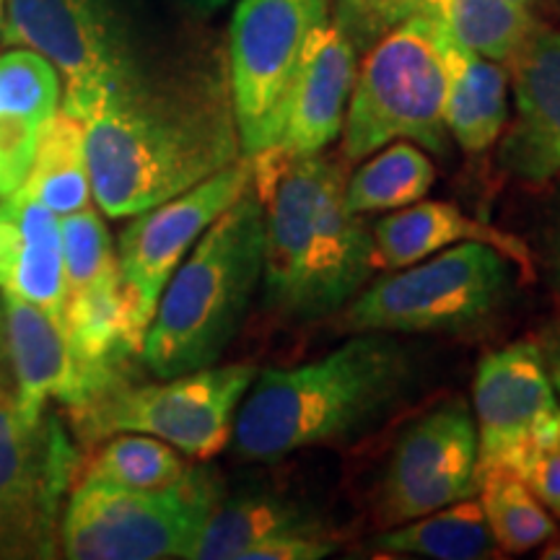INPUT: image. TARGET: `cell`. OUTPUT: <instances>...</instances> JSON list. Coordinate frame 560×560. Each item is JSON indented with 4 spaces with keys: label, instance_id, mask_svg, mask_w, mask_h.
<instances>
[{
    "label": "cell",
    "instance_id": "6da1fadb",
    "mask_svg": "<svg viewBox=\"0 0 560 560\" xmlns=\"http://www.w3.org/2000/svg\"><path fill=\"white\" fill-rule=\"evenodd\" d=\"M81 122L91 195L109 219L143 213L244 156L215 70L159 79L138 68Z\"/></svg>",
    "mask_w": 560,
    "mask_h": 560
},
{
    "label": "cell",
    "instance_id": "7a4b0ae2",
    "mask_svg": "<svg viewBox=\"0 0 560 560\" xmlns=\"http://www.w3.org/2000/svg\"><path fill=\"white\" fill-rule=\"evenodd\" d=\"M249 161L265 208V310L293 325L346 310L380 262L369 223L346 206L342 161L325 153Z\"/></svg>",
    "mask_w": 560,
    "mask_h": 560
},
{
    "label": "cell",
    "instance_id": "3957f363",
    "mask_svg": "<svg viewBox=\"0 0 560 560\" xmlns=\"http://www.w3.org/2000/svg\"><path fill=\"white\" fill-rule=\"evenodd\" d=\"M418 387V361L395 332H355L312 363L255 376L234 418V450L276 462L310 446L359 439Z\"/></svg>",
    "mask_w": 560,
    "mask_h": 560
},
{
    "label": "cell",
    "instance_id": "277c9868",
    "mask_svg": "<svg viewBox=\"0 0 560 560\" xmlns=\"http://www.w3.org/2000/svg\"><path fill=\"white\" fill-rule=\"evenodd\" d=\"M265 208L249 190L210 223L161 293L140 361L159 380L213 366L262 280Z\"/></svg>",
    "mask_w": 560,
    "mask_h": 560
},
{
    "label": "cell",
    "instance_id": "5b68a950",
    "mask_svg": "<svg viewBox=\"0 0 560 560\" xmlns=\"http://www.w3.org/2000/svg\"><path fill=\"white\" fill-rule=\"evenodd\" d=\"M444 34V16L425 9L369 47L342 122V161H361L402 138L436 156L450 153Z\"/></svg>",
    "mask_w": 560,
    "mask_h": 560
},
{
    "label": "cell",
    "instance_id": "8992f818",
    "mask_svg": "<svg viewBox=\"0 0 560 560\" xmlns=\"http://www.w3.org/2000/svg\"><path fill=\"white\" fill-rule=\"evenodd\" d=\"M516 262L482 242H462L361 289L342 312L353 332L462 335L509 304Z\"/></svg>",
    "mask_w": 560,
    "mask_h": 560
},
{
    "label": "cell",
    "instance_id": "52a82bcc",
    "mask_svg": "<svg viewBox=\"0 0 560 560\" xmlns=\"http://www.w3.org/2000/svg\"><path fill=\"white\" fill-rule=\"evenodd\" d=\"M255 376L252 363L206 366L164 384H136L128 376L66 410L83 446L115 433H145L206 462L229 446L236 410Z\"/></svg>",
    "mask_w": 560,
    "mask_h": 560
},
{
    "label": "cell",
    "instance_id": "ba28073f",
    "mask_svg": "<svg viewBox=\"0 0 560 560\" xmlns=\"http://www.w3.org/2000/svg\"><path fill=\"white\" fill-rule=\"evenodd\" d=\"M221 495L219 475L208 467H187L161 490L79 480L62 506L60 550L70 560L187 558Z\"/></svg>",
    "mask_w": 560,
    "mask_h": 560
},
{
    "label": "cell",
    "instance_id": "9c48e42d",
    "mask_svg": "<svg viewBox=\"0 0 560 560\" xmlns=\"http://www.w3.org/2000/svg\"><path fill=\"white\" fill-rule=\"evenodd\" d=\"M3 42L52 62L62 109L79 120L140 68L112 0H5Z\"/></svg>",
    "mask_w": 560,
    "mask_h": 560
},
{
    "label": "cell",
    "instance_id": "30bf717a",
    "mask_svg": "<svg viewBox=\"0 0 560 560\" xmlns=\"http://www.w3.org/2000/svg\"><path fill=\"white\" fill-rule=\"evenodd\" d=\"M332 0H240L229 34V89L244 156L278 143L306 39Z\"/></svg>",
    "mask_w": 560,
    "mask_h": 560
},
{
    "label": "cell",
    "instance_id": "8fae6325",
    "mask_svg": "<svg viewBox=\"0 0 560 560\" xmlns=\"http://www.w3.org/2000/svg\"><path fill=\"white\" fill-rule=\"evenodd\" d=\"M79 465L58 418L0 397V558H55L62 501Z\"/></svg>",
    "mask_w": 560,
    "mask_h": 560
},
{
    "label": "cell",
    "instance_id": "7c38bea8",
    "mask_svg": "<svg viewBox=\"0 0 560 560\" xmlns=\"http://www.w3.org/2000/svg\"><path fill=\"white\" fill-rule=\"evenodd\" d=\"M478 493V425L465 400L439 402L400 433L380 486L384 527L412 522Z\"/></svg>",
    "mask_w": 560,
    "mask_h": 560
},
{
    "label": "cell",
    "instance_id": "4fadbf2b",
    "mask_svg": "<svg viewBox=\"0 0 560 560\" xmlns=\"http://www.w3.org/2000/svg\"><path fill=\"white\" fill-rule=\"evenodd\" d=\"M252 187L249 156L202 179L190 190L159 202L122 231L117 262L138 317L149 327L161 293L210 223L234 206Z\"/></svg>",
    "mask_w": 560,
    "mask_h": 560
},
{
    "label": "cell",
    "instance_id": "5bb4252c",
    "mask_svg": "<svg viewBox=\"0 0 560 560\" xmlns=\"http://www.w3.org/2000/svg\"><path fill=\"white\" fill-rule=\"evenodd\" d=\"M478 475L514 472L522 454L560 431V400L537 342L490 350L472 382Z\"/></svg>",
    "mask_w": 560,
    "mask_h": 560
},
{
    "label": "cell",
    "instance_id": "9a60e30c",
    "mask_svg": "<svg viewBox=\"0 0 560 560\" xmlns=\"http://www.w3.org/2000/svg\"><path fill=\"white\" fill-rule=\"evenodd\" d=\"M506 68L514 120L499 138V164L524 185H550L560 174V30L537 21Z\"/></svg>",
    "mask_w": 560,
    "mask_h": 560
},
{
    "label": "cell",
    "instance_id": "2e32d148",
    "mask_svg": "<svg viewBox=\"0 0 560 560\" xmlns=\"http://www.w3.org/2000/svg\"><path fill=\"white\" fill-rule=\"evenodd\" d=\"M353 39L327 16L314 26L301 52L296 79L283 112V130L268 153L278 156H312L322 153L340 136L355 73Z\"/></svg>",
    "mask_w": 560,
    "mask_h": 560
},
{
    "label": "cell",
    "instance_id": "e0dca14e",
    "mask_svg": "<svg viewBox=\"0 0 560 560\" xmlns=\"http://www.w3.org/2000/svg\"><path fill=\"white\" fill-rule=\"evenodd\" d=\"M0 293L32 301L62 319L60 215L19 190L0 202Z\"/></svg>",
    "mask_w": 560,
    "mask_h": 560
},
{
    "label": "cell",
    "instance_id": "ac0fdd59",
    "mask_svg": "<svg viewBox=\"0 0 560 560\" xmlns=\"http://www.w3.org/2000/svg\"><path fill=\"white\" fill-rule=\"evenodd\" d=\"M3 299V346L16 374L21 410H47V402L58 400L68 408L79 400L81 376L70 355L62 319L32 301L0 293Z\"/></svg>",
    "mask_w": 560,
    "mask_h": 560
},
{
    "label": "cell",
    "instance_id": "d6986e66",
    "mask_svg": "<svg viewBox=\"0 0 560 560\" xmlns=\"http://www.w3.org/2000/svg\"><path fill=\"white\" fill-rule=\"evenodd\" d=\"M371 234H374L376 262L382 270L408 268L462 242L490 244L527 272L535 268L527 242L495 229L493 223L472 219L454 202L444 200H418L408 208H400L376 223Z\"/></svg>",
    "mask_w": 560,
    "mask_h": 560
},
{
    "label": "cell",
    "instance_id": "ffe728a7",
    "mask_svg": "<svg viewBox=\"0 0 560 560\" xmlns=\"http://www.w3.org/2000/svg\"><path fill=\"white\" fill-rule=\"evenodd\" d=\"M444 120L450 138L467 153L490 151L509 122V68L462 45L450 24L444 34Z\"/></svg>",
    "mask_w": 560,
    "mask_h": 560
},
{
    "label": "cell",
    "instance_id": "44dd1931",
    "mask_svg": "<svg viewBox=\"0 0 560 560\" xmlns=\"http://www.w3.org/2000/svg\"><path fill=\"white\" fill-rule=\"evenodd\" d=\"M325 522L304 503L276 493L221 495L187 550L192 560H242L244 552L280 535H325Z\"/></svg>",
    "mask_w": 560,
    "mask_h": 560
},
{
    "label": "cell",
    "instance_id": "7402d4cb",
    "mask_svg": "<svg viewBox=\"0 0 560 560\" xmlns=\"http://www.w3.org/2000/svg\"><path fill=\"white\" fill-rule=\"evenodd\" d=\"M374 548L387 556L433 560H488L501 556L480 501L475 499L450 503L410 524L405 522V527H389L376 537Z\"/></svg>",
    "mask_w": 560,
    "mask_h": 560
},
{
    "label": "cell",
    "instance_id": "603a6c76",
    "mask_svg": "<svg viewBox=\"0 0 560 560\" xmlns=\"http://www.w3.org/2000/svg\"><path fill=\"white\" fill-rule=\"evenodd\" d=\"M21 190L50 208L55 215L89 206L94 195L86 159V130L79 117L58 109L50 120H45L39 128L30 177Z\"/></svg>",
    "mask_w": 560,
    "mask_h": 560
},
{
    "label": "cell",
    "instance_id": "cb8c5ba5",
    "mask_svg": "<svg viewBox=\"0 0 560 560\" xmlns=\"http://www.w3.org/2000/svg\"><path fill=\"white\" fill-rule=\"evenodd\" d=\"M185 472V459L166 441L145 433H115L91 446L75 478L128 490H161Z\"/></svg>",
    "mask_w": 560,
    "mask_h": 560
},
{
    "label": "cell",
    "instance_id": "d4e9b609",
    "mask_svg": "<svg viewBox=\"0 0 560 560\" xmlns=\"http://www.w3.org/2000/svg\"><path fill=\"white\" fill-rule=\"evenodd\" d=\"M436 182V166L418 145L395 140L346 179V206L359 215L408 208Z\"/></svg>",
    "mask_w": 560,
    "mask_h": 560
},
{
    "label": "cell",
    "instance_id": "484cf974",
    "mask_svg": "<svg viewBox=\"0 0 560 560\" xmlns=\"http://www.w3.org/2000/svg\"><path fill=\"white\" fill-rule=\"evenodd\" d=\"M478 493L501 552L520 556L556 537V522L520 475L506 470L482 472L478 475Z\"/></svg>",
    "mask_w": 560,
    "mask_h": 560
},
{
    "label": "cell",
    "instance_id": "4316f807",
    "mask_svg": "<svg viewBox=\"0 0 560 560\" xmlns=\"http://www.w3.org/2000/svg\"><path fill=\"white\" fill-rule=\"evenodd\" d=\"M436 11L462 45L501 66L514 60L537 24L532 9L506 0H436Z\"/></svg>",
    "mask_w": 560,
    "mask_h": 560
},
{
    "label": "cell",
    "instance_id": "83f0119b",
    "mask_svg": "<svg viewBox=\"0 0 560 560\" xmlns=\"http://www.w3.org/2000/svg\"><path fill=\"white\" fill-rule=\"evenodd\" d=\"M60 73L39 52L16 47L0 55V117L45 122L60 109Z\"/></svg>",
    "mask_w": 560,
    "mask_h": 560
},
{
    "label": "cell",
    "instance_id": "f1b7e54d",
    "mask_svg": "<svg viewBox=\"0 0 560 560\" xmlns=\"http://www.w3.org/2000/svg\"><path fill=\"white\" fill-rule=\"evenodd\" d=\"M60 247L66 291H79L120 268L109 231L91 206L60 215Z\"/></svg>",
    "mask_w": 560,
    "mask_h": 560
},
{
    "label": "cell",
    "instance_id": "f546056e",
    "mask_svg": "<svg viewBox=\"0 0 560 560\" xmlns=\"http://www.w3.org/2000/svg\"><path fill=\"white\" fill-rule=\"evenodd\" d=\"M425 9H436V0H335L332 16L361 52L392 26Z\"/></svg>",
    "mask_w": 560,
    "mask_h": 560
},
{
    "label": "cell",
    "instance_id": "4dcf8cb0",
    "mask_svg": "<svg viewBox=\"0 0 560 560\" xmlns=\"http://www.w3.org/2000/svg\"><path fill=\"white\" fill-rule=\"evenodd\" d=\"M42 125L30 117H0V198H9L30 177Z\"/></svg>",
    "mask_w": 560,
    "mask_h": 560
},
{
    "label": "cell",
    "instance_id": "1f68e13d",
    "mask_svg": "<svg viewBox=\"0 0 560 560\" xmlns=\"http://www.w3.org/2000/svg\"><path fill=\"white\" fill-rule=\"evenodd\" d=\"M514 475H520L532 493L560 516V431L529 446L516 462Z\"/></svg>",
    "mask_w": 560,
    "mask_h": 560
},
{
    "label": "cell",
    "instance_id": "d6a6232c",
    "mask_svg": "<svg viewBox=\"0 0 560 560\" xmlns=\"http://www.w3.org/2000/svg\"><path fill=\"white\" fill-rule=\"evenodd\" d=\"M532 262L542 270L545 280L560 296V174L552 179L550 195L545 200L540 223H537Z\"/></svg>",
    "mask_w": 560,
    "mask_h": 560
},
{
    "label": "cell",
    "instance_id": "836d02e7",
    "mask_svg": "<svg viewBox=\"0 0 560 560\" xmlns=\"http://www.w3.org/2000/svg\"><path fill=\"white\" fill-rule=\"evenodd\" d=\"M338 550L327 535H280L244 552L242 560H319Z\"/></svg>",
    "mask_w": 560,
    "mask_h": 560
},
{
    "label": "cell",
    "instance_id": "e575fe53",
    "mask_svg": "<svg viewBox=\"0 0 560 560\" xmlns=\"http://www.w3.org/2000/svg\"><path fill=\"white\" fill-rule=\"evenodd\" d=\"M537 346L542 350L545 366H548L552 387H556V395L560 400V322H556V325L542 335V340L537 342Z\"/></svg>",
    "mask_w": 560,
    "mask_h": 560
},
{
    "label": "cell",
    "instance_id": "d590c367",
    "mask_svg": "<svg viewBox=\"0 0 560 560\" xmlns=\"http://www.w3.org/2000/svg\"><path fill=\"white\" fill-rule=\"evenodd\" d=\"M185 3L198 13H213V11H219L221 5H226L229 0H185Z\"/></svg>",
    "mask_w": 560,
    "mask_h": 560
},
{
    "label": "cell",
    "instance_id": "8d00e7d4",
    "mask_svg": "<svg viewBox=\"0 0 560 560\" xmlns=\"http://www.w3.org/2000/svg\"><path fill=\"white\" fill-rule=\"evenodd\" d=\"M545 560H560V542H550L548 548L542 550Z\"/></svg>",
    "mask_w": 560,
    "mask_h": 560
},
{
    "label": "cell",
    "instance_id": "74e56055",
    "mask_svg": "<svg viewBox=\"0 0 560 560\" xmlns=\"http://www.w3.org/2000/svg\"><path fill=\"white\" fill-rule=\"evenodd\" d=\"M506 3L522 5V9H535V3H537V0H506Z\"/></svg>",
    "mask_w": 560,
    "mask_h": 560
},
{
    "label": "cell",
    "instance_id": "f35d334b",
    "mask_svg": "<svg viewBox=\"0 0 560 560\" xmlns=\"http://www.w3.org/2000/svg\"><path fill=\"white\" fill-rule=\"evenodd\" d=\"M3 19H5V0H0V34H3Z\"/></svg>",
    "mask_w": 560,
    "mask_h": 560
},
{
    "label": "cell",
    "instance_id": "ab89813d",
    "mask_svg": "<svg viewBox=\"0 0 560 560\" xmlns=\"http://www.w3.org/2000/svg\"><path fill=\"white\" fill-rule=\"evenodd\" d=\"M0 346H3V312H0Z\"/></svg>",
    "mask_w": 560,
    "mask_h": 560
}]
</instances>
